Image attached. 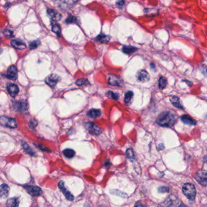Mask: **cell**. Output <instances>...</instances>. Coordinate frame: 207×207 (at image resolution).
Returning a JSON list of instances; mask_svg holds the SVG:
<instances>
[{
	"label": "cell",
	"instance_id": "cell-24",
	"mask_svg": "<svg viewBox=\"0 0 207 207\" xmlns=\"http://www.w3.org/2000/svg\"><path fill=\"white\" fill-rule=\"evenodd\" d=\"M137 51V48L130 46H124L122 47V51L127 54L133 53Z\"/></svg>",
	"mask_w": 207,
	"mask_h": 207
},
{
	"label": "cell",
	"instance_id": "cell-34",
	"mask_svg": "<svg viewBox=\"0 0 207 207\" xmlns=\"http://www.w3.org/2000/svg\"><path fill=\"white\" fill-rule=\"evenodd\" d=\"M79 0H60V1L63 4L66 5H73L77 3Z\"/></svg>",
	"mask_w": 207,
	"mask_h": 207
},
{
	"label": "cell",
	"instance_id": "cell-12",
	"mask_svg": "<svg viewBox=\"0 0 207 207\" xmlns=\"http://www.w3.org/2000/svg\"><path fill=\"white\" fill-rule=\"evenodd\" d=\"M108 83L114 86H120L122 85V80L114 74H110L108 76Z\"/></svg>",
	"mask_w": 207,
	"mask_h": 207
},
{
	"label": "cell",
	"instance_id": "cell-9",
	"mask_svg": "<svg viewBox=\"0 0 207 207\" xmlns=\"http://www.w3.org/2000/svg\"><path fill=\"white\" fill-rule=\"evenodd\" d=\"M59 79L60 78L57 75L55 74H51L46 78L45 82L49 86L52 88H54L56 83L58 82Z\"/></svg>",
	"mask_w": 207,
	"mask_h": 207
},
{
	"label": "cell",
	"instance_id": "cell-26",
	"mask_svg": "<svg viewBox=\"0 0 207 207\" xmlns=\"http://www.w3.org/2000/svg\"><path fill=\"white\" fill-rule=\"evenodd\" d=\"M63 153L64 155L66 157V158H69V159H71L72 158H74L75 154V152L74 150H72V149H69V148H67L63 150Z\"/></svg>",
	"mask_w": 207,
	"mask_h": 207
},
{
	"label": "cell",
	"instance_id": "cell-39",
	"mask_svg": "<svg viewBox=\"0 0 207 207\" xmlns=\"http://www.w3.org/2000/svg\"><path fill=\"white\" fill-rule=\"evenodd\" d=\"M124 0H118L116 3V4L118 7H122L124 4Z\"/></svg>",
	"mask_w": 207,
	"mask_h": 207
},
{
	"label": "cell",
	"instance_id": "cell-27",
	"mask_svg": "<svg viewBox=\"0 0 207 207\" xmlns=\"http://www.w3.org/2000/svg\"><path fill=\"white\" fill-rule=\"evenodd\" d=\"M127 157L128 159H129L131 161L133 162L135 160V155L134 153L133 150L132 148H128L127 152H126Z\"/></svg>",
	"mask_w": 207,
	"mask_h": 207
},
{
	"label": "cell",
	"instance_id": "cell-31",
	"mask_svg": "<svg viewBox=\"0 0 207 207\" xmlns=\"http://www.w3.org/2000/svg\"><path fill=\"white\" fill-rule=\"evenodd\" d=\"M106 96H107L110 99H116V100L118 99L119 98V95L118 93H114L112 91H109L106 93Z\"/></svg>",
	"mask_w": 207,
	"mask_h": 207
},
{
	"label": "cell",
	"instance_id": "cell-7",
	"mask_svg": "<svg viewBox=\"0 0 207 207\" xmlns=\"http://www.w3.org/2000/svg\"><path fill=\"white\" fill-rule=\"evenodd\" d=\"M58 186L59 187V189H60V190L62 191V193H63L65 197L68 200H69V201H72V200L74 199V197L71 194V193L67 189V188L65 186L64 182L62 180L60 181L58 184Z\"/></svg>",
	"mask_w": 207,
	"mask_h": 207
},
{
	"label": "cell",
	"instance_id": "cell-2",
	"mask_svg": "<svg viewBox=\"0 0 207 207\" xmlns=\"http://www.w3.org/2000/svg\"><path fill=\"white\" fill-rule=\"evenodd\" d=\"M182 191L185 196L190 200H194L196 197V190L193 184L186 183L182 187Z\"/></svg>",
	"mask_w": 207,
	"mask_h": 207
},
{
	"label": "cell",
	"instance_id": "cell-20",
	"mask_svg": "<svg viewBox=\"0 0 207 207\" xmlns=\"http://www.w3.org/2000/svg\"><path fill=\"white\" fill-rule=\"evenodd\" d=\"M19 199L18 197H12L8 200L6 206L7 207H18L19 206Z\"/></svg>",
	"mask_w": 207,
	"mask_h": 207
},
{
	"label": "cell",
	"instance_id": "cell-28",
	"mask_svg": "<svg viewBox=\"0 0 207 207\" xmlns=\"http://www.w3.org/2000/svg\"><path fill=\"white\" fill-rule=\"evenodd\" d=\"M52 30L54 32H55L58 36H60L61 35V27L60 25L56 23L52 24Z\"/></svg>",
	"mask_w": 207,
	"mask_h": 207
},
{
	"label": "cell",
	"instance_id": "cell-30",
	"mask_svg": "<svg viewBox=\"0 0 207 207\" xmlns=\"http://www.w3.org/2000/svg\"><path fill=\"white\" fill-rule=\"evenodd\" d=\"M111 193L112 194H114V195H117L118 196L120 197H127V194L125 193H123V192H122L120 191L119 190H111Z\"/></svg>",
	"mask_w": 207,
	"mask_h": 207
},
{
	"label": "cell",
	"instance_id": "cell-4",
	"mask_svg": "<svg viewBox=\"0 0 207 207\" xmlns=\"http://www.w3.org/2000/svg\"><path fill=\"white\" fill-rule=\"evenodd\" d=\"M83 125L85 128L89 131V133L92 135H99L102 132V130L93 122H86Z\"/></svg>",
	"mask_w": 207,
	"mask_h": 207
},
{
	"label": "cell",
	"instance_id": "cell-23",
	"mask_svg": "<svg viewBox=\"0 0 207 207\" xmlns=\"http://www.w3.org/2000/svg\"><path fill=\"white\" fill-rule=\"evenodd\" d=\"M110 38H111L109 36L101 33L97 36L96 40L101 43H106L109 41Z\"/></svg>",
	"mask_w": 207,
	"mask_h": 207
},
{
	"label": "cell",
	"instance_id": "cell-5",
	"mask_svg": "<svg viewBox=\"0 0 207 207\" xmlns=\"http://www.w3.org/2000/svg\"><path fill=\"white\" fill-rule=\"evenodd\" d=\"M24 189L32 196H39L43 193V191L41 188L36 185H24Z\"/></svg>",
	"mask_w": 207,
	"mask_h": 207
},
{
	"label": "cell",
	"instance_id": "cell-25",
	"mask_svg": "<svg viewBox=\"0 0 207 207\" xmlns=\"http://www.w3.org/2000/svg\"><path fill=\"white\" fill-rule=\"evenodd\" d=\"M22 146L23 147V149L25 152H26L28 154H29L30 156H34L35 152L33 151L32 149L31 148L28 144L26 142H23L22 143Z\"/></svg>",
	"mask_w": 207,
	"mask_h": 207
},
{
	"label": "cell",
	"instance_id": "cell-41",
	"mask_svg": "<svg viewBox=\"0 0 207 207\" xmlns=\"http://www.w3.org/2000/svg\"><path fill=\"white\" fill-rule=\"evenodd\" d=\"M151 69H152V70H155V64H151Z\"/></svg>",
	"mask_w": 207,
	"mask_h": 207
},
{
	"label": "cell",
	"instance_id": "cell-43",
	"mask_svg": "<svg viewBox=\"0 0 207 207\" xmlns=\"http://www.w3.org/2000/svg\"><path fill=\"white\" fill-rule=\"evenodd\" d=\"M204 162H205V163H206V164H207V155H206L205 157H204Z\"/></svg>",
	"mask_w": 207,
	"mask_h": 207
},
{
	"label": "cell",
	"instance_id": "cell-36",
	"mask_svg": "<svg viewBox=\"0 0 207 207\" xmlns=\"http://www.w3.org/2000/svg\"><path fill=\"white\" fill-rule=\"evenodd\" d=\"M4 35L8 37H14V32H12V31L10 30H8V29H5L4 30Z\"/></svg>",
	"mask_w": 207,
	"mask_h": 207
},
{
	"label": "cell",
	"instance_id": "cell-1",
	"mask_svg": "<svg viewBox=\"0 0 207 207\" xmlns=\"http://www.w3.org/2000/svg\"><path fill=\"white\" fill-rule=\"evenodd\" d=\"M176 116L174 113L166 111L161 113L158 116L156 122L161 127H171L176 122Z\"/></svg>",
	"mask_w": 207,
	"mask_h": 207
},
{
	"label": "cell",
	"instance_id": "cell-15",
	"mask_svg": "<svg viewBox=\"0 0 207 207\" xmlns=\"http://www.w3.org/2000/svg\"><path fill=\"white\" fill-rule=\"evenodd\" d=\"M180 120L185 124L189 125H195L197 123L195 120H194V119L191 118L190 116L187 115L182 116L180 117Z\"/></svg>",
	"mask_w": 207,
	"mask_h": 207
},
{
	"label": "cell",
	"instance_id": "cell-3",
	"mask_svg": "<svg viewBox=\"0 0 207 207\" xmlns=\"http://www.w3.org/2000/svg\"><path fill=\"white\" fill-rule=\"evenodd\" d=\"M0 123H1L2 126L10 128H15L17 127V124L15 119L5 116H2L0 118Z\"/></svg>",
	"mask_w": 207,
	"mask_h": 207
},
{
	"label": "cell",
	"instance_id": "cell-13",
	"mask_svg": "<svg viewBox=\"0 0 207 207\" xmlns=\"http://www.w3.org/2000/svg\"><path fill=\"white\" fill-rule=\"evenodd\" d=\"M7 90L12 97H15L19 92L18 87L14 84H9L7 86Z\"/></svg>",
	"mask_w": 207,
	"mask_h": 207
},
{
	"label": "cell",
	"instance_id": "cell-22",
	"mask_svg": "<svg viewBox=\"0 0 207 207\" xmlns=\"http://www.w3.org/2000/svg\"><path fill=\"white\" fill-rule=\"evenodd\" d=\"M133 95H134V93L133 92H131V91H128L127 93H126V94H125V96H124V101L125 104L129 105L131 103L132 100H133Z\"/></svg>",
	"mask_w": 207,
	"mask_h": 207
},
{
	"label": "cell",
	"instance_id": "cell-14",
	"mask_svg": "<svg viewBox=\"0 0 207 207\" xmlns=\"http://www.w3.org/2000/svg\"><path fill=\"white\" fill-rule=\"evenodd\" d=\"M10 190V188L8 185L3 184L0 187V196L2 199L7 198Z\"/></svg>",
	"mask_w": 207,
	"mask_h": 207
},
{
	"label": "cell",
	"instance_id": "cell-10",
	"mask_svg": "<svg viewBox=\"0 0 207 207\" xmlns=\"http://www.w3.org/2000/svg\"><path fill=\"white\" fill-rule=\"evenodd\" d=\"M17 68L15 66H11L8 70L7 74L4 76V77L7 78L9 79L15 80L17 78Z\"/></svg>",
	"mask_w": 207,
	"mask_h": 207
},
{
	"label": "cell",
	"instance_id": "cell-35",
	"mask_svg": "<svg viewBox=\"0 0 207 207\" xmlns=\"http://www.w3.org/2000/svg\"><path fill=\"white\" fill-rule=\"evenodd\" d=\"M76 84L78 85H87L89 84V81L86 79H78L76 81Z\"/></svg>",
	"mask_w": 207,
	"mask_h": 207
},
{
	"label": "cell",
	"instance_id": "cell-17",
	"mask_svg": "<svg viewBox=\"0 0 207 207\" xmlns=\"http://www.w3.org/2000/svg\"><path fill=\"white\" fill-rule=\"evenodd\" d=\"M11 45L17 49L23 50V49H24L26 48V44L21 41L17 40H12L11 41Z\"/></svg>",
	"mask_w": 207,
	"mask_h": 207
},
{
	"label": "cell",
	"instance_id": "cell-33",
	"mask_svg": "<svg viewBox=\"0 0 207 207\" xmlns=\"http://www.w3.org/2000/svg\"><path fill=\"white\" fill-rule=\"evenodd\" d=\"M65 22H66L67 24L77 23V18H75V17L70 15L67 18V19L66 20Z\"/></svg>",
	"mask_w": 207,
	"mask_h": 207
},
{
	"label": "cell",
	"instance_id": "cell-40",
	"mask_svg": "<svg viewBox=\"0 0 207 207\" xmlns=\"http://www.w3.org/2000/svg\"><path fill=\"white\" fill-rule=\"evenodd\" d=\"M37 147H39V148H40L41 150H43V151H46V152H50L49 151V150H47V148H44V147H41L40 145H36Z\"/></svg>",
	"mask_w": 207,
	"mask_h": 207
},
{
	"label": "cell",
	"instance_id": "cell-38",
	"mask_svg": "<svg viewBox=\"0 0 207 207\" xmlns=\"http://www.w3.org/2000/svg\"><path fill=\"white\" fill-rule=\"evenodd\" d=\"M29 127L31 128H34L37 125V122L35 120L31 121H30V122L29 124Z\"/></svg>",
	"mask_w": 207,
	"mask_h": 207
},
{
	"label": "cell",
	"instance_id": "cell-29",
	"mask_svg": "<svg viewBox=\"0 0 207 207\" xmlns=\"http://www.w3.org/2000/svg\"><path fill=\"white\" fill-rule=\"evenodd\" d=\"M166 84H167L166 79L164 77H161L159 78V89H164V88H165L166 86Z\"/></svg>",
	"mask_w": 207,
	"mask_h": 207
},
{
	"label": "cell",
	"instance_id": "cell-18",
	"mask_svg": "<svg viewBox=\"0 0 207 207\" xmlns=\"http://www.w3.org/2000/svg\"><path fill=\"white\" fill-rule=\"evenodd\" d=\"M14 108L18 111H24L28 109V105L24 102H15L14 104Z\"/></svg>",
	"mask_w": 207,
	"mask_h": 207
},
{
	"label": "cell",
	"instance_id": "cell-11",
	"mask_svg": "<svg viewBox=\"0 0 207 207\" xmlns=\"http://www.w3.org/2000/svg\"><path fill=\"white\" fill-rule=\"evenodd\" d=\"M149 74L148 73L144 70H141L139 71L137 73V80L142 83L147 82L149 80Z\"/></svg>",
	"mask_w": 207,
	"mask_h": 207
},
{
	"label": "cell",
	"instance_id": "cell-42",
	"mask_svg": "<svg viewBox=\"0 0 207 207\" xmlns=\"http://www.w3.org/2000/svg\"><path fill=\"white\" fill-rule=\"evenodd\" d=\"M134 207H146V206L143 205H141V204H138V205H135Z\"/></svg>",
	"mask_w": 207,
	"mask_h": 207
},
{
	"label": "cell",
	"instance_id": "cell-21",
	"mask_svg": "<svg viewBox=\"0 0 207 207\" xmlns=\"http://www.w3.org/2000/svg\"><path fill=\"white\" fill-rule=\"evenodd\" d=\"M170 101H171L172 104L174 107H177V108L180 109H184L183 106L182 105V104L180 103V99L177 96H173L170 99Z\"/></svg>",
	"mask_w": 207,
	"mask_h": 207
},
{
	"label": "cell",
	"instance_id": "cell-32",
	"mask_svg": "<svg viewBox=\"0 0 207 207\" xmlns=\"http://www.w3.org/2000/svg\"><path fill=\"white\" fill-rule=\"evenodd\" d=\"M40 41L36 40L31 42L29 44V47L30 49H35L40 46Z\"/></svg>",
	"mask_w": 207,
	"mask_h": 207
},
{
	"label": "cell",
	"instance_id": "cell-37",
	"mask_svg": "<svg viewBox=\"0 0 207 207\" xmlns=\"http://www.w3.org/2000/svg\"><path fill=\"white\" fill-rule=\"evenodd\" d=\"M169 188L166 186H162L158 189V191L159 193H168L169 192Z\"/></svg>",
	"mask_w": 207,
	"mask_h": 207
},
{
	"label": "cell",
	"instance_id": "cell-6",
	"mask_svg": "<svg viewBox=\"0 0 207 207\" xmlns=\"http://www.w3.org/2000/svg\"><path fill=\"white\" fill-rule=\"evenodd\" d=\"M195 179L197 182L200 185L206 186L207 185V171L200 170H199L196 175Z\"/></svg>",
	"mask_w": 207,
	"mask_h": 207
},
{
	"label": "cell",
	"instance_id": "cell-44",
	"mask_svg": "<svg viewBox=\"0 0 207 207\" xmlns=\"http://www.w3.org/2000/svg\"><path fill=\"white\" fill-rule=\"evenodd\" d=\"M180 207H188V206H185V205H184V204H181V205H180Z\"/></svg>",
	"mask_w": 207,
	"mask_h": 207
},
{
	"label": "cell",
	"instance_id": "cell-19",
	"mask_svg": "<svg viewBox=\"0 0 207 207\" xmlns=\"http://www.w3.org/2000/svg\"><path fill=\"white\" fill-rule=\"evenodd\" d=\"M102 115L101 111L97 109H91L87 113V115L89 118L92 119H96L100 117Z\"/></svg>",
	"mask_w": 207,
	"mask_h": 207
},
{
	"label": "cell",
	"instance_id": "cell-16",
	"mask_svg": "<svg viewBox=\"0 0 207 207\" xmlns=\"http://www.w3.org/2000/svg\"><path fill=\"white\" fill-rule=\"evenodd\" d=\"M47 14L48 16L53 20H56V21L60 20V19L61 18V15L58 13V12L52 9H48L47 10Z\"/></svg>",
	"mask_w": 207,
	"mask_h": 207
},
{
	"label": "cell",
	"instance_id": "cell-8",
	"mask_svg": "<svg viewBox=\"0 0 207 207\" xmlns=\"http://www.w3.org/2000/svg\"><path fill=\"white\" fill-rule=\"evenodd\" d=\"M165 205L166 207H180L181 204L176 197L173 195H169L165 200Z\"/></svg>",
	"mask_w": 207,
	"mask_h": 207
}]
</instances>
